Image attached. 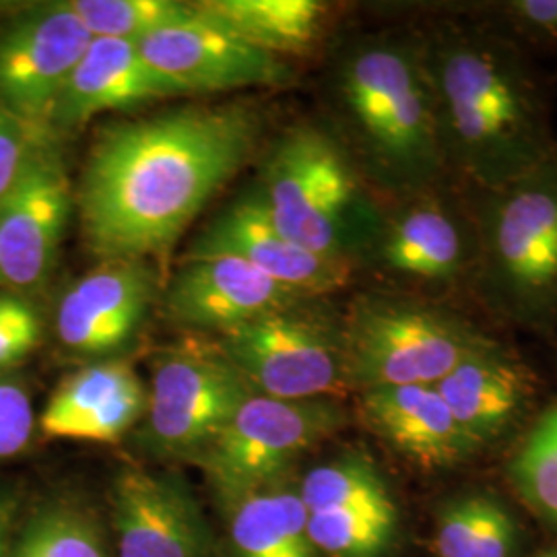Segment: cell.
Returning <instances> with one entry per match:
<instances>
[{
    "instance_id": "obj_17",
    "label": "cell",
    "mask_w": 557,
    "mask_h": 557,
    "mask_svg": "<svg viewBox=\"0 0 557 557\" xmlns=\"http://www.w3.org/2000/svg\"><path fill=\"white\" fill-rule=\"evenodd\" d=\"M301 296L236 257L184 259L165 294V312L190 331L225 333L301 301Z\"/></svg>"
},
{
    "instance_id": "obj_19",
    "label": "cell",
    "mask_w": 557,
    "mask_h": 557,
    "mask_svg": "<svg viewBox=\"0 0 557 557\" xmlns=\"http://www.w3.org/2000/svg\"><path fill=\"white\" fill-rule=\"evenodd\" d=\"M149 393L126 359H101L62 380L40 418L44 436L114 442L147 413Z\"/></svg>"
},
{
    "instance_id": "obj_31",
    "label": "cell",
    "mask_w": 557,
    "mask_h": 557,
    "mask_svg": "<svg viewBox=\"0 0 557 557\" xmlns=\"http://www.w3.org/2000/svg\"><path fill=\"white\" fill-rule=\"evenodd\" d=\"M41 319L36 306L21 296L0 294V379L17 368L40 345Z\"/></svg>"
},
{
    "instance_id": "obj_23",
    "label": "cell",
    "mask_w": 557,
    "mask_h": 557,
    "mask_svg": "<svg viewBox=\"0 0 557 557\" xmlns=\"http://www.w3.org/2000/svg\"><path fill=\"white\" fill-rule=\"evenodd\" d=\"M202 20L273 57L308 54L324 32L329 4L319 0H199Z\"/></svg>"
},
{
    "instance_id": "obj_4",
    "label": "cell",
    "mask_w": 557,
    "mask_h": 557,
    "mask_svg": "<svg viewBox=\"0 0 557 557\" xmlns=\"http://www.w3.org/2000/svg\"><path fill=\"white\" fill-rule=\"evenodd\" d=\"M478 264L471 289L498 319L557 326V151L492 190H469Z\"/></svg>"
},
{
    "instance_id": "obj_34",
    "label": "cell",
    "mask_w": 557,
    "mask_h": 557,
    "mask_svg": "<svg viewBox=\"0 0 557 557\" xmlns=\"http://www.w3.org/2000/svg\"><path fill=\"white\" fill-rule=\"evenodd\" d=\"M20 496L9 485H0V557H11L13 539L17 533Z\"/></svg>"
},
{
    "instance_id": "obj_16",
    "label": "cell",
    "mask_w": 557,
    "mask_h": 557,
    "mask_svg": "<svg viewBox=\"0 0 557 557\" xmlns=\"http://www.w3.org/2000/svg\"><path fill=\"white\" fill-rule=\"evenodd\" d=\"M140 54L188 94L283 87L294 81L287 62L239 40L207 20L188 21L137 41Z\"/></svg>"
},
{
    "instance_id": "obj_9",
    "label": "cell",
    "mask_w": 557,
    "mask_h": 557,
    "mask_svg": "<svg viewBox=\"0 0 557 557\" xmlns=\"http://www.w3.org/2000/svg\"><path fill=\"white\" fill-rule=\"evenodd\" d=\"M140 444L151 455L195 462L239 407L257 395L218 341H184L156 358Z\"/></svg>"
},
{
    "instance_id": "obj_30",
    "label": "cell",
    "mask_w": 557,
    "mask_h": 557,
    "mask_svg": "<svg viewBox=\"0 0 557 557\" xmlns=\"http://www.w3.org/2000/svg\"><path fill=\"white\" fill-rule=\"evenodd\" d=\"M475 13L524 50H557V0L487 2L475 4Z\"/></svg>"
},
{
    "instance_id": "obj_21",
    "label": "cell",
    "mask_w": 557,
    "mask_h": 557,
    "mask_svg": "<svg viewBox=\"0 0 557 557\" xmlns=\"http://www.w3.org/2000/svg\"><path fill=\"white\" fill-rule=\"evenodd\" d=\"M465 434L483 448L517 428L533 403L529 368L498 341L487 343L436 384Z\"/></svg>"
},
{
    "instance_id": "obj_12",
    "label": "cell",
    "mask_w": 557,
    "mask_h": 557,
    "mask_svg": "<svg viewBox=\"0 0 557 557\" xmlns=\"http://www.w3.org/2000/svg\"><path fill=\"white\" fill-rule=\"evenodd\" d=\"M52 139L25 163L0 199V289L29 294L46 285L73 209V190Z\"/></svg>"
},
{
    "instance_id": "obj_29",
    "label": "cell",
    "mask_w": 557,
    "mask_h": 557,
    "mask_svg": "<svg viewBox=\"0 0 557 557\" xmlns=\"http://www.w3.org/2000/svg\"><path fill=\"white\" fill-rule=\"evenodd\" d=\"M518 494L557 527V405L539 418L510 467Z\"/></svg>"
},
{
    "instance_id": "obj_13",
    "label": "cell",
    "mask_w": 557,
    "mask_h": 557,
    "mask_svg": "<svg viewBox=\"0 0 557 557\" xmlns=\"http://www.w3.org/2000/svg\"><path fill=\"white\" fill-rule=\"evenodd\" d=\"M114 557H223L199 498L174 473L122 467L110 485Z\"/></svg>"
},
{
    "instance_id": "obj_24",
    "label": "cell",
    "mask_w": 557,
    "mask_h": 557,
    "mask_svg": "<svg viewBox=\"0 0 557 557\" xmlns=\"http://www.w3.org/2000/svg\"><path fill=\"white\" fill-rule=\"evenodd\" d=\"M517 545V522L494 496L467 494L440 508L434 527L438 557H515Z\"/></svg>"
},
{
    "instance_id": "obj_20",
    "label": "cell",
    "mask_w": 557,
    "mask_h": 557,
    "mask_svg": "<svg viewBox=\"0 0 557 557\" xmlns=\"http://www.w3.org/2000/svg\"><path fill=\"white\" fill-rule=\"evenodd\" d=\"M359 411L382 442L421 469L457 467L479 453L436 386L363 391Z\"/></svg>"
},
{
    "instance_id": "obj_28",
    "label": "cell",
    "mask_w": 557,
    "mask_h": 557,
    "mask_svg": "<svg viewBox=\"0 0 557 557\" xmlns=\"http://www.w3.org/2000/svg\"><path fill=\"white\" fill-rule=\"evenodd\" d=\"M71 4L91 38L135 44L161 29L199 20L193 2L178 0H73Z\"/></svg>"
},
{
    "instance_id": "obj_14",
    "label": "cell",
    "mask_w": 557,
    "mask_h": 557,
    "mask_svg": "<svg viewBox=\"0 0 557 557\" xmlns=\"http://www.w3.org/2000/svg\"><path fill=\"white\" fill-rule=\"evenodd\" d=\"M236 257L301 298L319 299L351 283L356 260L329 259L281 234L259 193L230 205L195 239L186 259Z\"/></svg>"
},
{
    "instance_id": "obj_15",
    "label": "cell",
    "mask_w": 557,
    "mask_h": 557,
    "mask_svg": "<svg viewBox=\"0 0 557 557\" xmlns=\"http://www.w3.org/2000/svg\"><path fill=\"white\" fill-rule=\"evenodd\" d=\"M156 289V271L145 260H101L60 299V343L79 358L114 359L137 337Z\"/></svg>"
},
{
    "instance_id": "obj_26",
    "label": "cell",
    "mask_w": 557,
    "mask_h": 557,
    "mask_svg": "<svg viewBox=\"0 0 557 557\" xmlns=\"http://www.w3.org/2000/svg\"><path fill=\"white\" fill-rule=\"evenodd\" d=\"M395 502L308 512V535L329 557H384L397 537Z\"/></svg>"
},
{
    "instance_id": "obj_7",
    "label": "cell",
    "mask_w": 557,
    "mask_h": 557,
    "mask_svg": "<svg viewBox=\"0 0 557 557\" xmlns=\"http://www.w3.org/2000/svg\"><path fill=\"white\" fill-rule=\"evenodd\" d=\"M345 425L347 411L337 398L281 400L252 395L195 465L223 508L285 481L301 455Z\"/></svg>"
},
{
    "instance_id": "obj_5",
    "label": "cell",
    "mask_w": 557,
    "mask_h": 557,
    "mask_svg": "<svg viewBox=\"0 0 557 557\" xmlns=\"http://www.w3.org/2000/svg\"><path fill=\"white\" fill-rule=\"evenodd\" d=\"M351 388L436 386L494 338L436 299L361 298L343 320Z\"/></svg>"
},
{
    "instance_id": "obj_25",
    "label": "cell",
    "mask_w": 557,
    "mask_h": 557,
    "mask_svg": "<svg viewBox=\"0 0 557 557\" xmlns=\"http://www.w3.org/2000/svg\"><path fill=\"white\" fill-rule=\"evenodd\" d=\"M11 557H114L100 517L79 502L60 499L17 529Z\"/></svg>"
},
{
    "instance_id": "obj_33",
    "label": "cell",
    "mask_w": 557,
    "mask_h": 557,
    "mask_svg": "<svg viewBox=\"0 0 557 557\" xmlns=\"http://www.w3.org/2000/svg\"><path fill=\"white\" fill-rule=\"evenodd\" d=\"M52 133L0 112V199L13 188L32 153Z\"/></svg>"
},
{
    "instance_id": "obj_1",
    "label": "cell",
    "mask_w": 557,
    "mask_h": 557,
    "mask_svg": "<svg viewBox=\"0 0 557 557\" xmlns=\"http://www.w3.org/2000/svg\"><path fill=\"white\" fill-rule=\"evenodd\" d=\"M244 103L186 106L103 128L81 178L83 238L101 260L165 255L252 156Z\"/></svg>"
},
{
    "instance_id": "obj_2",
    "label": "cell",
    "mask_w": 557,
    "mask_h": 557,
    "mask_svg": "<svg viewBox=\"0 0 557 557\" xmlns=\"http://www.w3.org/2000/svg\"><path fill=\"white\" fill-rule=\"evenodd\" d=\"M455 182L492 190L557 151L533 62L487 21L440 15L418 34Z\"/></svg>"
},
{
    "instance_id": "obj_3",
    "label": "cell",
    "mask_w": 557,
    "mask_h": 557,
    "mask_svg": "<svg viewBox=\"0 0 557 557\" xmlns=\"http://www.w3.org/2000/svg\"><path fill=\"white\" fill-rule=\"evenodd\" d=\"M337 96L361 156L400 199L455 184L419 36L349 50L338 64Z\"/></svg>"
},
{
    "instance_id": "obj_35",
    "label": "cell",
    "mask_w": 557,
    "mask_h": 557,
    "mask_svg": "<svg viewBox=\"0 0 557 557\" xmlns=\"http://www.w3.org/2000/svg\"><path fill=\"white\" fill-rule=\"evenodd\" d=\"M539 557H557V552H554V554H543V556Z\"/></svg>"
},
{
    "instance_id": "obj_22",
    "label": "cell",
    "mask_w": 557,
    "mask_h": 557,
    "mask_svg": "<svg viewBox=\"0 0 557 557\" xmlns=\"http://www.w3.org/2000/svg\"><path fill=\"white\" fill-rule=\"evenodd\" d=\"M223 557H319L308 535V510L289 479L221 508Z\"/></svg>"
},
{
    "instance_id": "obj_32",
    "label": "cell",
    "mask_w": 557,
    "mask_h": 557,
    "mask_svg": "<svg viewBox=\"0 0 557 557\" xmlns=\"http://www.w3.org/2000/svg\"><path fill=\"white\" fill-rule=\"evenodd\" d=\"M34 405L20 380L0 379V462L21 455L34 436Z\"/></svg>"
},
{
    "instance_id": "obj_11",
    "label": "cell",
    "mask_w": 557,
    "mask_h": 557,
    "mask_svg": "<svg viewBox=\"0 0 557 557\" xmlns=\"http://www.w3.org/2000/svg\"><path fill=\"white\" fill-rule=\"evenodd\" d=\"M89 41L71 2L36 4L7 21L0 27V112L48 131Z\"/></svg>"
},
{
    "instance_id": "obj_6",
    "label": "cell",
    "mask_w": 557,
    "mask_h": 557,
    "mask_svg": "<svg viewBox=\"0 0 557 557\" xmlns=\"http://www.w3.org/2000/svg\"><path fill=\"white\" fill-rule=\"evenodd\" d=\"M278 232L329 259L356 260V232L366 227L358 170L349 151L314 124L277 140L259 190Z\"/></svg>"
},
{
    "instance_id": "obj_27",
    "label": "cell",
    "mask_w": 557,
    "mask_h": 557,
    "mask_svg": "<svg viewBox=\"0 0 557 557\" xmlns=\"http://www.w3.org/2000/svg\"><path fill=\"white\" fill-rule=\"evenodd\" d=\"M298 492L308 512L395 502L379 465L361 450H347L314 467L301 479Z\"/></svg>"
},
{
    "instance_id": "obj_18",
    "label": "cell",
    "mask_w": 557,
    "mask_h": 557,
    "mask_svg": "<svg viewBox=\"0 0 557 557\" xmlns=\"http://www.w3.org/2000/svg\"><path fill=\"white\" fill-rule=\"evenodd\" d=\"M186 94L140 54L135 41L91 38L60 91L48 131L71 133L103 112Z\"/></svg>"
},
{
    "instance_id": "obj_8",
    "label": "cell",
    "mask_w": 557,
    "mask_h": 557,
    "mask_svg": "<svg viewBox=\"0 0 557 557\" xmlns=\"http://www.w3.org/2000/svg\"><path fill=\"white\" fill-rule=\"evenodd\" d=\"M310 301L267 312L218 338L250 388L281 400L337 398L351 388L347 379L343 322Z\"/></svg>"
},
{
    "instance_id": "obj_10",
    "label": "cell",
    "mask_w": 557,
    "mask_h": 557,
    "mask_svg": "<svg viewBox=\"0 0 557 557\" xmlns=\"http://www.w3.org/2000/svg\"><path fill=\"white\" fill-rule=\"evenodd\" d=\"M376 259L395 277L442 301L458 287H471L478 264V236L467 197L455 184L403 197L376 232Z\"/></svg>"
}]
</instances>
